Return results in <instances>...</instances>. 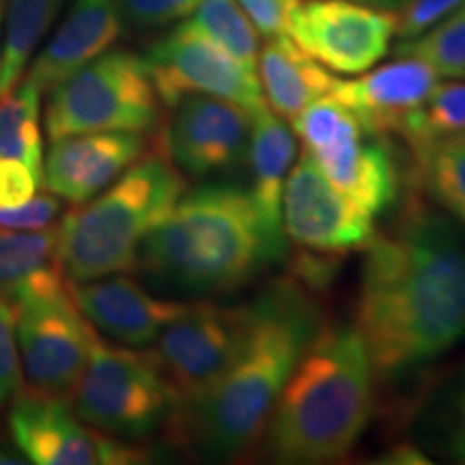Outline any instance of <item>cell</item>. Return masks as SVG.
I'll return each instance as SVG.
<instances>
[{"label": "cell", "mask_w": 465, "mask_h": 465, "mask_svg": "<svg viewBox=\"0 0 465 465\" xmlns=\"http://www.w3.org/2000/svg\"><path fill=\"white\" fill-rule=\"evenodd\" d=\"M63 3L65 0H5L0 97L25 78L33 52L54 25Z\"/></svg>", "instance_id": "23"}, {"label": "cell", "mask_w": 465, "mask_h": 465, "mask_svg": "<svg viewBox=\"0 0 465 465\" xmlns=\"http://www.w3.org/2000/svg\"><path fill=\"white\" fill-rule=\"evenodd\" d=\"M44 162V185L58 199L91 201L147 153V138L136 132H91L52 141Z\"/></svg>", "instance_id": "15"}, {"label": "cell", "mask_w": 465, "mask_h": 465, "mask_svg": "<svg viewBox=\"0 0 465 465\" xmlns=\"http://www.w3.org/2000/svg\"><path fill=\"white\" fill-rule=\"evenodd\" d=\"M124 33L119 0H75L52 39L44 45L28 69L44 93L52 91L69 75L89 65L93 58L108 52Z\"/></svg>", "instance_id": "18"}, {"label": "cell", "mask_w": 465, "mask_h": 465, "mask_svg": "<svg viewBox=\"0 0 465 465\" xmlns=\"http://www.w3.org/2000/svg\"><path fill=\"white\" fill-rule=\"evenodd\" d=\"M75 306L95 332L116 345L149 347L188 304L149 293L125 274L69 284Z\"/></svg>", "instance_id": "16"}, {"label": "cell", "mask_w": 465, "mask_h": 465, "mask_svg": "<svg viewBox=\"0 0 465 465\" xmlns=\"http://www.w3.org/2000/svg\"><path fill=\"white\" fill-rule=\"evenodd\" d=\"M375 371L353 325H322L278 394L267 449L281 463H332L369 424Z\"/></svg>", "instance_id": "4"}, {"label": "cell", "mask_w": 465, "mask_h": 465, "mask_svg": "<svg viewBox=\"0 0 465 465\" xmlns=\"http://www.w3.org/2000/svg\"><path fill=\"white\" fill-rule=\"evenodd\" d=\"M22 375L35 391L65 397L89 360L95 330L75 306L69 284L15 304Z\"/></svg>", "instance_id": "8"}, {"label": "cell", "mask_w": 465, "mask_h": 465, "mask_svg": "<svg viewBox=\"0 0 465 465\" xmlns=\"http://www.w3.org/2000/svg\"><path fill=\"white\" fill-rule=\"evenodd\" d=\"M185 194L183 174L166 153L143 155L106 190L69 212L58 226V259L69 282L127 274Z\"/></svg>", "instance_id": "5"}, {"label": "cell", "mask_w": 465, "mask_h": 465, "mask_svg": "<svg viewBox=\"0 0 465 465\" xmlns=\"http://www.w3.org/2000/svg\"><path fill=\"white\" fill-rule=\"evenodd\" d=\"M287 248L272 240L248 190L209 183L182 196L144 240L138 267L151 287L179 298H218L242 289Z\"/></svg>", "instance_id": "3"}, {"label": "cell", "mask_w": 465, "mask_h": 465, "mask_svg": "<svg viewBox=\"0 0 465 465\" xmlns=\"http://www.w3.org/2000/svg\"><path fill=\"white\" fill-rule=\"evenodd\" d=\"M450 452L457 461L465 463V386L457 401L455 424H452V431H450Z\"/></svg>", "instance_id": "35"}, {"label": "cell", "mask_w": 465, "mask_h": 465, "mask_svg": "<svg viewBox=\"0 0 465 465\" xmlns=\"http://www.w3.org/2000/svg\"><path fill=\"white\" fill-rule=\"evenodd\" d=\"M257 63L265 104L284 119H293L308 104L328 95L336 80L289 35L267 39L263 50H259Z\"/></svg>", "instance_id": "22"}, {"label": "cell", "mask_w": 465, "mask_h": 465, "mask_svg": "<svg viewBox=\"0 0 465 465\" xmlns=\"http://www.w3.org/2000/svg\"><path fill=\"white\" fill-rule=\"evenodd\" d=\"M461 5H465V0H410L403 15H399L397 35L401 39L416 37Z\"/></svg>", "instance_id": "34"}, {"label": "cell", "mask_w": 465, "mask_h": 465, "mask_svg": "<svg viewBox=\"0 0 465 465\" xmlns=\"http://www.w3.org/2000/svg\"><path fill=\"white\" fill-rule=\"evenodd\" d=\"M397 52L422 58L444 78H465V5L424 33L403 39Z\"/></svg>", "instance_id": "28"}, {"label": "cell", "mask_w": 465, "mask_h": 465, "mask_svg": "<svg viewBox=\"0 0 465 465\" xmlns=\"http://www.w3.org/2000/svg\"><path fill=\"white\" fill-rule=\"evenodd\" d=\"M199 0H119L124 25L138 31H151L183 20L194 11Z\"/></svg>", "instance_id": "31"}, {"label": "cell", "mask_w": 465, "mask_h": 465, "mask_svg": "<svg viewBox=\"0 0 465 465\" xmlns=\"http://www.w3.org/2000/svg\"><path fill=\"white\" fill-rule=\"evenodd\" d=\"M438 83L440 74L429 63L403 54L356 80H334L330 95L351 110L366 136H401L407 116Z\"/></svg>", "instance_id": "17"}, {"label": "cell", "mask_w": 465, "mask_h": 465, "mask_svg": "<svg viewBox=\"0 0 465 465\" xmlns=\"http://www.w3.org/2000/svg\"><path fill=\"white\" fill-rule=\"evenodd\" d=\"M22 392V362L15 334V304L0 298V407Z\"/></svg>", "instance_id": "30"}, {"label": "cell", "mask_w": 465, "mask_h": 465, "mask_svg": "<svg viewBox=\"0 0 465 465\" xmlns=\"http://www.w3.org/2000/svg\"><path fill=\"white\" fill-rule=\"evenodd\" d=\"M252 302L248 336L218 380L179 399L168 427L207 459H232L257 444L278 394L319 330L315 300L293 278L270 282Z\"/></svg>", "instance_id": "2"}, {"label": "cell", "mask_w": 465, "mask_h": 465, "mask_svg": "<svg viewBox=\"0 0 465 465\" xmlns=\"http://www.w3.org/2000/svg\"><path fill=\"white\" fill-rule=\"evenodd\" d=\"M399 14L358 0H302L287 35L306 54L339 74H364L380 63Z\"/></svg>", "instance_id": "11"}, {"label": "cell", "mask_w": 465, "mask_h": 465, "mask_svg": "<svg viewBox=\"0 0 465 465\" xmlns=\"http://www.w3.org/2000/svg\"><path fill=\"white\" fill-rule=\"evenodd\" d=\"M459 134H465V83H438L407 116L401 138L416 155Z\"/></svg>", "instance_id": "27"}, {"label": "cell", "mask_w": 465, "mask_h": 465, "mask_svg": "<svg viewBox=\"0 0 465 465\" xmlns=\"http://www.w3.org/2000/svg\"><path fill=\"white\" fill-rule=\"evenodd\" d=\"M44 177L20 160L0 158V207L15 209L37 196Z\"/></svg>", "instance_id": "32"}, {"label": "cell", "mask_w": 465, "mask_h": 465, "mask_svg": "<svg viewBox=\"0 0 465 465\" xmlns=\"http://www.w3.org/2000/svg\"><path fill=\"white\" fill-rule=\"evenodd\" d=\"M291 130L304 144V153L315 155L334 147L347 138L362 136L364 130L351 110L336 100L334 95H323L308 104L304 110L291 119Z\"/></svg>", "instance_id": "29"}, {"label": "cell", "mask_w": 465, "mask_h": 465, "mask_svg": "<svg viewBox=\"0 0 465 465\" xmlns=\"http://www.w3.org/2000/svg\"><path fill=\"white\" fill-rule=\"evenodd\" d=\"M237 3L259 33H263L265 37H276V35H287L291 17L302 0H237Z\"/></svg>", "instance_id": "33"}, {"label": "cell", "mask_w": 465, "mask_h": 465, "mask_svg": "<svg viewBox=\"0 0 465 465\" xmlns=\"http://www.w3.org/2000/svg\"><path fill=\"white\" fill-rule=\"evenodd\" d=\"M160 102L173 108L185 95H212L248 113L265 108L257 69L246 67L188 26H174L144 56Z\"/></svg>", "instance_id": "10"}, {"label": "cell", "mask_w": 465, "mask_h": 465, "mask_svg": "<svg viewBox=\"0 0 465 465\" xmlns=\"http://www.w3.org/2000/svg\"><path fill=\"white\" fill-rule=\"evenodd\" d=\"M67 284L58 259V229L0 226V298L17 304Z\"/></svg>", "instance_id": "21"}, {"label": "cell", "mask_w": 465, "mask_h": 465, "mask_svg": "<svg viewBox=\"0 0 465 465\" xmlns=\"http://www.w3.org/2000/svg\"><path fill=\"white\" fill-rule=\"evenodd\" d=\"M42 95L44 91L25 78L0 97V158L25 162L44 177Z\"/></svg>", "instance_id": "24"}, {"label": "cell", "mask_w": 465, "mask_h": 465, "mask_svg": "<svg viewBox=\"0 0 465 465\" xmlns=\"http://www.w3.org/2000/svg\"><path fill=\"white\" fill-rule=\"evenodd\" d=\"M252 323V302H199L162 330L151 356L160 364L179 399L203 391L229 369Z\"/></svg>", "instance_id": "9"}, {"label": "cell", "mask_w": 465, "mask_h": 465, "mask_svg": "<svg viewBox=\"0 0 465 465\" xmlns=\"http://www.w3.org/2000/svg\"><path fill=\"white\" fill-rule=\"evenodd\" d=\"M182 25L229 52L246 67L257 69L259 31L237 0H199Z\"/></svg>", "instance_id": "26"}, {"label": "cell", "mask_w": 465, "mask_h": 465, "mask_svg": "<svg viewBox=\"0 0 465 465\" xmlns=\"http://www.w3.org/2000/svg\"><path fill=\"white\" fill-rule=\"evenodd\" d=\"M3 14H5V0H0V69H3Z\"/></svg>", "instance_id": "36"}, {"label": "cell", "mask_w": 465, "mask_h": 465, "mask_svg": "<svg viewBox=\"0 0 465 465\" xmlns=\"http://www.w3.org/2000/svg\"><path fill=\"white\" fill-rule=\"evenodd\" d=\"M414 174L429 199L465 229V134L416 153Z\"/></svg>", "instance_id": "25"}, {"label": "cell", "mask_w": 465, "mask_h": 465, "mask_svg": "<svg viewBox=\"0 0 465 465\" xmlns=\"http://www.w3.org/2000/svg\"><path fill=\"white\" fill-rule=\"evenodd\" d=\"M72 392L75 414L86 424L125 440L168 427L179 405V392L151 351H132L97 336Z\"/></svg>", "instance_id": "6"}, {"label": "cell", "mask_w": 465, "mask_h": 465, "mask_svg": "<svg viewBox=\"0 0 465 465\" xmlns=\"http://www.w3.org/2000/svg\"><path fill=\"white\" fill-rule=\"evenodd\" d=\"M252 113L212 95H185L173 106L164 153L183 177L205 179L248 158Z\"/></svg>", "instance_id": "14"}, {"label": "cell", "mask_w": 465, "mask_h": 465, "mask_svg": "<svg viewBox=\"0 0 465 465\" xmlns=\"http://www.w3.org/2000/svg\"><path fill=\"white\" fill-rule=\"evenodd\" d=\"M311 158L328 182L369 216L377 218L397 201L401 174L383 136H373V141H364V134L347 138Z\"/></svg>", "instance_id": "19"}, {"label": "cell", "mask_w": 465, "mask_h": 465, "mask_svg": "<svg viewBox=\"0 0 465 465\" xmlns=\"http://www.w3.org/2000/svg\"><path fill=\"white\" fill-rule=\"evenodd\" d=\"M364 250L353 328L375 377L411 373L465 339L461 224L414 196Z\"/></svg>", "instance_id": "1"}, {"label": "cell", "mask_w": 465, "mask_h": 465, "mask_svg": "<svg viewBox=\"0 0 465 465\" xmlns=\"http://www.w3.org/2000/svg\"><path fill=\"white\" fill-rule=\"evenodd\" d=\"M298 143L295 134L270 106L252 113L250 134L248 194L257 207L261 220L272 240L287 248V235L282 226V194L284 183L293 168Z\"/></svg>", "instance_id": "20"}, {"label": "cell", "mask_w": 465, "mask_h": 465, "mask_svg": "<svg viewBox=\"0 0 465 465\" xmlns=\"http://www.w3.org/2000/svg\"><path fill=\"white\" fill-rule=\"evenodd\" d=\"M9 429L26 461L37 465H114L144 457L86 424L58 394H17L11 401Z\"/></svg>", "instance_id": "12"}, {"label": "cell", "mask_w": 465, "mask_h": 465, "mask_svg": "<svg viewBox=\"0 0 465 465\" xmlns=\"http://www.w3.org/2000/svg\"><path fill=\"white\" fill-rule=\"evenodd\" d=\"M160 104L144 56L104 52L50 91L45 134L50 141L91 132L147 134L158 125Z\"/></svg>", "instance_id": "7"}, {"label": "cell", "mask_w": 465, "mask_h": 465, "mask_svg": "<svg viewBox=\"0 0 465 465\" xmlns=\"http://www.w3.org/2000/svg\"><path fill=\"white\" fill-rule=\"evenodd\" d=\"M373 216L328 182L308 153L291 168L282 194L284 235L304 252L336 257L364 250L373 240Z\"/></svg>", "instance_id": "13"}]
</instances>
